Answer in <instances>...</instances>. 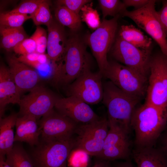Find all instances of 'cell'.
Masks as SVG:
<instances>
[{"label":"cell","mask_w":167,"mask_h":167,"mask_svg":"<svg viewBox=\"0 0 167 167\" xmlns=\"http://www.w3.org/2000/svg\"><path fill=\"white\" fill-rule=\"evenodd\" d=\"M167 122V109L146 102L134 110L131 127L135 134L136 147H153Z\"/></svg>","instance_id":"1"},{"label":"cell","mask_w":167,"mask_h":167,"mask_svg":"<svg viewBox=\"0 0 167 167\" xmlns=\"http://www.w3.org/2000/svg\"><path fill=\"white\" fill-rule=\"evenodd\" d=\"M103 87L102 101L107 110L108 120L129 133L133 113L140 100L124 92L110 81L103 84Z\"/></svg>","instance_id":"2"},{"label":"cell","mask_w":167,"mask_h":167,"mask_svg":"<svg viewBox=\"0 0 167 167\" xmlns=\"http://www.w3.org/2000/svg\"><path fill=\"white\" fill-rule=\"evenodd\" d=\"M90 67L83 42L75 35L67 39L63 57L59 62L56 85H68Z\"/></svg>","instance_id":"3"},{"label":"cell","mask_w":167,"mask_h":167,"mask_svg":"<svg viewBox=\"0 0 167 167\" xmlns=\"http://www.w3.org/2000/svg\"><path fill=\"white\" fill-rule=\"evenodd\" d=\"M75 144V139L73 137L41 139L32 154L34 167H67V161Z\"/></svg>","instance_id":"4"},{"label":"cell","mask_w":167,"mask_h":167,"mask_svg":"<svg viewBox=\"0 0 167 167\" xmlns=\"http://www.w3.org/2000/svg\"><path fill=\"white\" fill-rule=\"evenodd\" d=\"M145 102L167 109V56L160 51L149 62Z\"/></svg>","instance_id":"5"},{"label":"cell","mask_w":167,"mask_h":167,"mask_svg":"<svg viewBox=\"0 0 167 167\" xmlns=\"http://www.w3.org/2000/svg\"><path fill=\"white\" fill-rule=\"evenodd\" d=\"M103 76L132 96L141 100L146 94L148 80L133 69L114 60L109 61Z\"/></svg>","instance_id":"6"},{"label":"cell","mask_w":167,"mask_h":167,"mask_svg":"<svg viewBox=\"0 0 167 167\" xmlns=\"http://www.w3.org/2000/svg\"><path fill=\"white\" fill-rule=\"evenodd\" d=\"M119 16L109 20L103 19L99 27L86 38L102 75L108 65L107 54L115 39Z\"/></svg>","instance_id":"7"},{"label":"cell","mask_w":167,"mask_h":167,"mask_svg":"<svg viewBox=\"0 0 167 167\" xmlns=\"http://www.w3.org/2000/svg\"><path fill=\"white\" fill-rule=\"evenodd\" d=\"M113 43L111 54L114 60L133 69L148 80L152 49L139 48L118 36Z\"/></svg>","instance_id":"8"},{"label":"cell","mask_w":167,"mask_h":167,"mask_svg":"<svg viewBox=\"0 0 167 167\" xmlns=\"http://www.w3.org/2000/svg\"><path fill=\"white\" fill-rule=\"evenodd\" d=\"M156 1L150 0L148 4L138 9L126 10L121 15L132 20L151 36L158 44L162 52L167 56V38L155 9Z\"/></svg>","instance_id":"9"},{"label":"cell","mask_w":167,"mask_h":167,"mask_svg":"<svg viewBox=\"0 0 167 167\" xmlns=\"http://www.w3.org/2000/svg\"><path fill=\"white\" fill-rule=\"evenodd\" d=\"M109 130L108 120L105 117L78 126L75 133L78 135L74 148L96 156L103 149Z\"/></svg>","instance_id":"10"},{"label":"cell","mask_w":167,"mask_h":167,"mask_svg":"<svg viewBox=\"0 0 167 167\" xmlns=\"http://www.w3.org/2000/svg\"><path fill=\"white\" fill-rule=\"evenodd\" d=\"M101 74L93 72L90 67L86 69L68 85V96L75 97L88 104H96L102 101L103 95Z\"/></svg>","instance_id":"11"},{"label":"cell","mask_w":167,"mask_h":167,"mask_svg":"<svg viewBox=\"0 0 167 167\" xmlns=\"http://www.w3.org/2000/svg\"><path fill=\"white\" fill-rule=\"evenodd\" d=\"M58 98L45 88L37 85L21 98L19 113L21 116L29 115L37 119L42 117L54 109Z\"/></svg>","instance_id":"12"},{"label":"cell","mask_w":167,"mask_h":167,"mask_svg":"<svg viewBox=\"0 0 167 167\" xmlns=\"http://www.w3.org/2000/svg\"><path fill=\"white\" fill-rule=\"evenodd\" d=\"M77 124L53 109L42 117L38 126L41 139L51 140L72 137Z\"/></svg>","instance_id":"13"},{"label":"cell","mask_w":167,"mask_h":167,"mask_svg":"<svg viewBox=\"0 0 167 167\" xmlns=\"http://www.w3.org/2000/svg\"><path fill=\"white\" fill-rule=\"evenodd\" d=\"M54 108L58 112L77 123H88L101 118L88 104L73 96L58 98Z\"/></svg>","instance_id":"14"},{"label":"cell","mask_w":167,"mask_h":167,"mask_svg":"<svg viewBox=\"0 0 167 167\" xmlns=\"http://www.w3.org/2000/svg\"><path fill=\"white\" fill-rule=\"evenodd\" d=\"M7 61L10 75L21 93L37 86L40 75L34 69L18 61L15 56H8Z\"/></svg>","instance_id":"15"},{"label":"cell","mask_w":167,"mask_h":167,"mask_svg":"<svg viewBox=\"0 0 167 167\" xmlns=\"http://www.w3.org/2000/svg\"><path fill=\"white\" fill-rule=\"evenodd\" d=\"M46 26L48 30L47 55L52 62L58 63L63 57L67 43L65 30L63 26L54 19Z\"/></svg>","instance_id":"16"},{"label":"cell","mask_w":167,"mask_h":167,"mask_svg":"<svg viewBox=\"0 0 167 167\" xmlns=\"http://www.w3.org/2000/svg\"><path fill=\"white\" fill-rule=\"evenodd\" d=\"M36 119L35 117L29 115L18 117L14 142H25L31 146H36L39 143L41 132Z\"/></svg>","instance_id":"17"},{"label":"cell","mask_w":167,"mask_h":167,"mask_svg":"<svg viewBox=\"0 0 167 167\" xmlns=\"http://www.w3.org/2000/svg\"><path fill=\"white\" fill-rule=\"evenodd\" d=\"M21 92L14 81L8 68L1 65L0 67V116L3 114L6 105L20 103Z\"/></svg>","instance_id":"18"},{"label":"cell","mask_w":167,"mask_h":167,"mask_svg":"<svg viewBox=\"0 0 167 167\" xmlns=\"http://www.w3.org/2000/svg\"><path fill=\"white\" fill-rule=\"evenodd\" d=\"M132 156L137 167H167L164 154L153 147H136Z\"/></svg>","instance_id":"19"},{"label":"cell","mask_w":167,"mask_h":167,"mask_svg":"<svg viewBox=\"0 0 167 167\" xmlns=\"http://www.w3.org/2000/svg\"><path fill=\"white\" fill-rule=\"evenodd\" d=\"M18 116L12 113L0 120V156H5L12 149L14 142L13 129Z\"/></svg>","instance_id":"20"},{"label":"cell","mask_w":167,"mask_h":167,"mask_svg":"<svg viewBox=\"0 0 167 167\" xmlns=\"http://www.w3.org/2000/svg\"><path fill=\"white\" fill-rule=\"evenodd\" d=\"M118 36L139 48L143 49H151L152 39L144 35L139 29L132 25H122Z\"/></svg>","instance_id":"21"},{"label":"cell","mask_w":167,"mask_h":167,"mask_svg":"<svg viewBox=\"0 0 167 167\" xmlns=\"http://www.w3.org/2000/svg\"><path fill=\"white\" fill-rule=\"evenodd\" d=\"M1 47L7 51L13 49L19 43L27 38L23 27L13 28L0 25Z\"/></svg>","instance_id":"22"},{"label":"cell","mask_w":167,"mask_h":167,"mask_svg":"<svg viewBox=\"0 0 167 167\" xmlns=\"http://www.w3.org/2000/svg\"><path fill=\"white\" fill-rule=\"evenodd\" d=\"M55 16L60 24L68 27L73 32L77 31L81 26L82 21L79 15L65 6H58L55 11Z\"/></svg>","instance_id":"23"},{"label":"cell","mask_w":167,"mask_h":167,"mask_svg":"<svg viewBox=\"0 0 167 167\" xmlns=\"http://www.w3.org/2000/svg\"><path fill=\"white\" fill-rule=\"evenodd\" d=\"M6 156V161L11 167H34L31 158L20 145L14 144Z\"/></svg>","instance_id":"24"},{"label":"cell","mask_w":167,"mask_h":167,"mask_svg":"<svg viewBox=\"0 0 167 167\" xmlns=\"http://www.w3.org/2000/svg\"><path fill=\"white\" fill-rule=\"evenodd\" d=\"M19 61L33 68L42 69L45 66L50 64L51 61L45 54H39L36 52L25 55H21L17 57Z\"/></svg>","instance_id":"25"},{"label":"cell","mask_w":167,"mask_h":167,"mask_svg":"<svg viewBox=\"0 0 167 167\" xmlns=\"http://www.w3.org/2000/svg\"><path fill=\"white\" fill-rule=\"evenodd\" d=\"M99 3L102 11L103 19L107 16L114 17L122 13L126 10L123 2L118 0H99Z\"/></svg>","instance_id":"26"},{"label":"cell","mask_w":167,"mask_h":167,"mask_svg":"<svg viewBox=\"0 0 167 167\" xmlns=\"http://www.w3.org/2000/svg\"><path fill=\"white\" fill-rule=\"evenodd\" d=\"M81 11V21L85 22L89 28L95 30L99 27L101 23L99 15L97 11L93 8L92 3L85 5Z\"/></svg>","instance_id":"27"},{"label":"cell","mask_w":167,"mask_h":167,"mask_svg":"<svg viewBox=\"0 0 167 167\" xmlns=\"http://www.w3.org/2000/svg\"><path fill=\"white\" fill-rule=\"evenodd\" d=\"M31 19L30 16L9 11L1 13L0 15V25L13 28H18L22 27L25 21Z\"/></svg>","instance_id":"28"},{"label":"cell","mask_w":167,"mask_h":167,"mask_svg":"<svg viewBox=\"0 0 167 167\" xmlns=\"http://www.w3.org/2000/svg\"><path fill=\"white\" fill-rule=\"evenodd\" d=\"M34 24L37 26L41 25L47 26L53 20L49 9L48 1L45 0L31 16Z\"/></svg>","instance_id":"29"},{"label":"cell","mask_w":167,"mask_h":167,"mask_svg":"<svg viewBox=\"0 0 167 167\" xmlns=\"http://www.w3.org/2000/svg\"><path fill=\"white\" fill-rule=\"evenodd\" d=\"M44 0H26L9 12L27 15L31 17L36 12L40 4Z\"/></svg>","instance_id":"30"},{"label":"cell","mask_w":167,"mask_h":167,"mask_svg":"<svg viewBox=\"0 0 167 167\" xmlns=\"http://www.w3.org/2000/svg\"><path fill=\"white\" fill-rule=\"evenodd\" d=\"M31 37L36 43V52L39 54H45L48 41V36L45 29L37 26Z\"/></svg>","instance_id":"31"},{"label":"cell","mask_w":167,"mask_h":167,"mask_svg":"<svg viewBox=\"0 0 167 167\" xmlns=\"http://www.w3.org/2000/svg\"><path fill=\"white\" fill-rule=\"evenodd\" d=\"M13 50L16 54L25 55L36 52V45L35 41L31 36L27 38L17 45Z\"/></svg>","instance_id":"32"},{"label":"cell","mask_w":167,"mask_h":167,"mask_svg":"<svg viewBox=\"0 0 167 167\" xmlns=\"http://www.w3.org/2000/svg\"><path fill=\"white\" fill-rule=\"evenodd\" d=\"M89 0H58L56 1L58 6H64L74 13L79 15L82 7L91 2Z\"/></svg>","instance_id":"33"},{"label":"cell","mask_w":167,"mask_h":167,"mask_svg":"<svg viewBox=\"0 0 167 167\" xmlns=\"http://www.w3.org/2000/svg\"><path fill=\"white\" fill-rule=\"evenodd\" d=\"M162 7L157 13L167 38V0H162Z\"/></svg>","instance_id":"34"},{"label":"cell","mask_w":167,"mask_h":167,"mask_svg":"<svg viewBox=\"0 0 167 167\" xmlns=\"http://www.w3.org/2000/svg\"><path fill=\"white\" fill-rule=\"evenodd\" d=\"M150 0H124L122 2L126 8L133 6L135 10L140 9L148 4Z\"/></svg>","instance_id":"35"},{"label":"cell","mask_w":167,"mask_h":167,"mask_svg":"<svg viewBox=\"0 0 167 167\" xmlns=\"http://www.w3.org/2000/svg\"><path fill=\"white\" fill-rule=\"evenodd\" d=\"M92 167H112L109 161L99 160L96 161Z\"/></svg>","instance_id":"36"},{"label":"cell","mask_w":167,"mask_h":167,"mask_svg":"<svg viewBox=\"0 0 167 167\" xmlns=\"http://www.w3.org/2000/svg\"><path fill=\"white\" fill-rule=\"evenodd\" d=\"M115 167H133V166L130 162L126 161L117 164Z\"/></svg>","instance_id":"37"},{"label":"cell","mask_w":167,"mask_h":167,"mask_svg":"<svg viewBox=\"0 0 167 167\" xmlns=\"http://www.w3.org/2000/svg\"><path fill=\"white\" fill-rule=\"evenodd\" d=\"M0 167H11L6 162L5 156H0Z\"/></svg>","instance_id":"38"},{"label":"cell","mask_w":167,"mask_h":167,"mask_svg":"<svg viewBox=\"0 0 167 167\" xmlns=\"http://www.w3.org/2000/svg\"><path fill=\"white\" fill-rule=\"evenodd\" d=\"M163 148L165 154L167 156V136L165 137L164 142Z\"/></svg>","instance_id":"39"}]
</instances>
